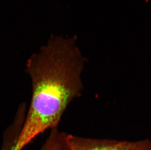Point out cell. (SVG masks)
<instances>
[{
  "label": "cell",
  "instance_id": "6da1fadb",
  "mask_svg": "<svg viewBox=\"0 0 151 150\" xmlns=\"http://www.w3.org/2000/svg\"><path fill=\"white\" fill-rule=\"evenodd\" d=\"M84 67L83 59L77 53L61 49L45 51L27 61L32 98L17 150L45 131L58 127L68 106L81 94Z\"/></svg>",
  "mask_w": 151,
  "mask_h": 150
},
{
  "label": "cell",
  "instance_id": "7a4b0ae2",
  "mask_svg": "<svg viewBox=\"0 0 151 150\" xmlns=\"http://www.w3.org/2000/svg\"><path fill=\"white\" fill-rule=\"evenodd\" d=\"M68 150H151V141H121L68 135Z\"/></svg>",
  "mask_w": 151,
  "mask_h": 150
},
{
  "label": "cell",
  "instance_id": "3957f363",
  "mask_svg": "<svg viewBox=\"0 0 151 150\" xmlns=\"http://www.w3.org/2000/svg\"><path fill=\"white\" fill-rule=\"evenodd\" d=\"M67 136L58 127L51 129L48 139L40 150H68Z\"/></svg>",
  "mask_w": 151,
  "mask_h": 150
},
{
  "label": "cell",
  "instance_id": "277c9868",
  "mask_svg": "<svg viewBox=\"0 0 151 150\" xmlns=\"http://www.w3.org/2000/svg\"><path fill=\"white\" fill-rule=\"evenodd\" d=\"M16 142L12 138H5L4 139L2 150H16Z\"/></svg>",
  "mask_w": 151,
  "mask_h": 150
}]
</instances>
